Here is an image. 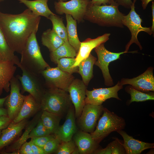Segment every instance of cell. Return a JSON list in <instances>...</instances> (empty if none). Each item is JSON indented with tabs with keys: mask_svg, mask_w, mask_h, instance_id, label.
<instances>
[{
	"mask_svg": "<svg viewBox=\"0 0 154 154\" xmlns=\"http://www.w3.org/2000/svg\"><path fill=\"white\" fill-rule=\"evenodd\" d=\"M41 42L42 44L46 46L50 52L55 50L64 42L53 29H50L42 33Z\"/></svg>",
	"mask_w": 154,
	"mask_h": 154,
	"instance_id": "27",
	"label": "cell"
},
{
	"mask_svg": "<svg viewBox=\"0 0 154 154\" xmlns=\"http://www.w3.org/2000/svg\"><path fill=\"white\" fill-rule=\"evenodd\" d=\"M54 134L36 137L31 139V141L34 144L41 147L42 148L45 144L50 140L55 138Z\"/></svg>",
	"mask_w": 154,
	"mask_h": 154,
	"instance_id": "38",
	"label": "cell"
},
{
	"mask_svg": "<svg viewBox=\"0 0 154 154\" xmlns=\"http://www.w3.org/2000/svg\"><path fill=\"white\" fill-rule=\"evenodd\" d=\"M40 109V104L31 94L25 96L19 114L12 122L14 123H17L27 119L37 114Z\"/></svg>",
	"mask_w": 154,
	"mask_h": 154,
	"instance_id": "22",
	"label": "cell"
},
{
	"mask_svg": "<svg viewBox=\"0 0 154 154\" xmlns=\"http://www.w3.org/2000/svg\"><path fill=\"white\" fill-rule=\"evenodd\" d=\"M86 86L82 81L74 79L68 88V92L74 106L75 116L77 117L81 115L85 105Z\"/></svg>",
	"mask_w": 154,
	"mask_h": 154,
	"instance_id": "14",
	"label": "cell"
},
{
	"mask_svg": "<svg viewBox=\"0 0 154 154\" xmlns=\"http://www.w3.org/2000/svg\"><path fill=\"white\" fill-rule=\"evenodd\" d=\"M15 65L12 61L0 60V96L3 90H10V82L17 69Z\"/></svg>",
	"mask_w": 154,
	"mask_h": 154,
	"instance_id": "21",
	"label": "cell"
},
{
	"mask_svg": "<svg viewBox=\"0 0 154 154\" xmlns=\"http://www.w3.org/2000/svg\"><path fill=\"white\" fill-rule=\"evenodd\" d=\"M110 35V33H106L95 38H88L81 42L79 50L75 57L76 62L72 67L78 66L82 60L89 56L94 48L100 44L105 43L107 41Z\"/></svg>",
	"mask_w": 154,
	"mask_h": 154,
	"instance_id": "17",
	"label": "cell"
},
{
	"mask_svg": "<svg viewBox=\"0 0 154 154\" xmlns=\"http://www.w3.org/2000/svg\"><path fill=\"white\" fill-rule=\"evenodd\" d=\"M93 154H112V151L109 144L106 147L103 149H96Z\"/></svg>",
	"mask_w": 154,
	"mask_h": 154,
	"instance_id": "44",
	"label": "cell"
},
{
	"mask_svg": "<svg viewBox=\"0 0 154 154\" xmlns=\"http://www.w3.org/2000/svg\"><path fill=\"white\" fill-rule=\"evenodd\" d=\"M69 94L67 92L55 87L45 91L40 106L42 111L61 116L71 105Z\"/></svg>",
	"mask_w": 154,
	"mask_h": 154,
	"instance_id": "4",
	"label": "cell"
},
{
	"mask_svg": "<svg viewBox=\"0 0 154 154\" xmlns=\"http://www.w3.org/2000/svg\"><path fill=\"white\" fill-rule=\"evenodd\" d=\"M29 143L34 154H46L42 148L35 145L31 140Z\"/></svg>",
	"mask_w": 154,
	"mask_h": 154,
	"instance_id": "41",
	"label": "cell"
},
{
	"mask_svg": "<svg viewBox=\"0 0 154 154\" xmlns=\"http://www.w3.org/2000/svg\"><path fill=\"white\" fill-rule=\"evenodd\" d=\"M67 22L66 29L68 42L75 50L77 54L80 46L81 42L78 37L77 30V21L69 14H66Z\"/></svg>",
	"mask_w": 154,
	"mask_h": 154,
	"instance_id": "26",
	"label": "cell"
},
{
	"mask_svg": "<svg viewBox=\"0 0 154 154\" xmlns=\"http://www.w3.org/2000/svg\"><path fill=\"white\" fill-rule=\"evenodd\" d=\"M103 114L100 119L95 130L90 133L93 139L99 144L111 133L124 129V119L113 112L104 107Z\"/></svg>",
	"mask_w": 154,
	"mask_h": 154,
	"instance_id": "5",
	"label": "cell"
},
{
	"mask_svg": "<svg viewBox=\"0 0 154 154\" xmlns=\"http://www.w3.org/2000/svg\"><path fill=\"white\" fill-rule=\"evenodd\" d=\"M40 74L48 88H57L67 92L74 79L72 74L61 70L57 67L51 68L50 66L42 71Z\"/></svg>",
	"mask_w": 154,
	"mask_h": 154,
	"instance_id": "9",
	"label": "cell"
},
{
	"mask_svg": "<svg viewBox=\"0 0 154 154\" xmlns=\"http://www.w3.org/2000/svg\"><path fill=\"white\" fill-rule=\"evenodd\" d=\"M8 116L7 110L3 107H0V116Z\"/></svg>",
	"mask_w": 154,
	"mask_h": 154,
	"instance_id": "47",
	"label": "cell"
},
{
	"mask_svg": "<svg viewBox=\"0 0 154 154\" xmlns=\"http://www.w3.org/2000/svg\"><path fill=\"white\" fill-rule=\"evenodd\" d=\"M61 116L46 111H42L40 119L44 125L51 134H54L60 126Z\"/></svg>",
	"mask_w": 154,
	"mask_h": 154,
	"instance_id": "30",
	"label": "cell"
},
{
	"mask_svg": "<svg viewBox=\"0 0 154 154\" xmlns=\"http://www.w3.org/2000/svg\"><path fill=\"white\" fill-rule=\"evenodd\" d=\"M115 140L109 143L112 154H126L123 143L117 138H114Z\"/></svg>",
	"mask_w": 154,
	"mask_h": 154,
	"instance_id": "37",
	"label": "cell"
},
{
	"mask_svg": "<svg viewBox=\"0 0 154 154\" xmlns=\"http://www.w3.org/2000/svg\"><path fill=\"white\" fill-rule=\"evenodd\" d=\"M104 43H102L94 48V50L98 56V60L94 64L99 67L102 70L104 79L105 84L108 86H111L114 84L108 69L110 63L119 58L121 55L127 52L135 53L137 51L115 53L109 51L104 46Z\"/></svg>",
	"mask_w": 154,
	"mask_h": 154,
	"instance_id": "8",
	"label": "cell"
},
{
	"mask_svg": "<svg viewBox=\"0 0 154 154\" xmlns=\"http://www.w3.org/2000/svg\"></svg>",
	"mask_w": 154,
	"mask_h": 154,
	"instance_id": "53",
	"label": "cell"
},
{
	"mask_svg": "<svg viewBox=\"0 0 154 154\" xmlns=\"http://www.w3.org/2000/svg\"><path fill=\"white\" fill-rule=\"evenodd\" d=\"M50 134V132L44 125L40 118L37 124L30 132L28 138L31 139Z\"/></svg>",
	"mask_w": 154,
	"mask_h": 154,
	"instance_id": "34",
	"label": "cell"
},
{
	"mask_svg": "<svg viewBox=\"0 0 154 154\" xmlns=\"http://www.w3.org/2000/svg\"><path fill=\"white\" fill-rule=\"evenodd\" d=\"M40 19L28 9L17 14L0 11V28L14 52L21 54L31 35L37 31Z\"/></svg>",
	"mask_w": 154,
	"mask_h": 154,
	"instance_id": "1",
	"label": "cell"
},
{
	"mask_svg": "<svg viewBox=\"0 0 154 154\" xmlns=\"http://www.w3.org/2000/svg\"><path fill=\"white\" fill-rule=\"evenodd\" d=\"M153 68L150 67L143 74L131 79L123 78L120 83L122 85L130 84L134 89L144 92L154 91Z\"/></svg>",
	"mask_w": 154,
	"mask_h": 154,
	"instance_id": "15",
	"label": "cell"
},
{
	"mask_svg": "<svg viewBox=\"0 0 154 154\" xmlns=\"http://www.w3.org/2000/svg\"><path fill=\"white\" fill-rule=\"evenodd\" d=\"M73 139L80 154H93L97 149L98 144L88 133L82 131H77L74 135Z\"/></svg>",
	"mask_w": 154,
	"mask_h": 154,
	"instance_id": "19",
	"label": "cell"
},
{
	"mask_svg": "<svg viewBox=\"0 0 154 154\" xmlns=\"http://www.w3.org/2000/svg\"><path fill=\"white\" fill-rule=\"evenodd\" d=\"M24 4L35 15L43 16L48 19L51 15H56L49 9L47 3L48 0H18Z\"/></svg>",
	"mask_w": 154,
	"mask_h": 154,
	"instance_id": "23",
	"label": "cell"
},
{
	"mask_svg": "<svg viewBox=\"0 0 154 154\" xmlns=\"http://www.w3.org/2000/svg\"><path fill=\"white\" fill-rule=\"evenodd\" d=\"M1 131L2 130H0V137L1 136Z\"/></svg>",
	"mask_w": 154,
	"mask_h": 154,
	"instance_id": "51",
	"label": "cell"
},
{
	"mask_svg": "<svg viewBox=\"0 0 154 154\" xmlns=\"http://www.w3.org/2000/svg\"><path fill=\"white\" fill-rule=\"evenodd\" d=\"M151 9L152 13V25L151 27V31L153 32H154V2L153 1H152L151 5Z\"/></svg>",
	"mask_w": 154,
	"mask_h": 154,
	"instance_id": "45",
	"label": "cell"
},
{
	"mask_svg": "<svg viewBox=\"0 0 154 154\" xmlns=\"http://www.w3.org/2000/svg\"><path fill=\"white\" fill-rule=\"evenodd\" d=\"M89 0H71L68 1H58L54 3V7L58 14L70 15L78 23L84 21V18Z\"/></svg>",
	"mask_w": 154,
	"mask_h": 154,
	"instance_id": "10",
	"label": "cell"
},
{
	"mask_svg": "<svg viewBox=\"0 0 154 154\" xmlns=\"http://www.w3.org/2000/svg\"><path fill=\"white\" fill-rule=\"evenodd\" d=\"M28 123L27 119L17 123H14L12 121L6 128L1 131L0 137V153L21 134Z\"/></svg>",
	"mask_w": 154,
	"mask_h": 154,
	"instance_id": "18",
	"label": "cell"
},
{
	"mask_svg": "<svg viewBox=\"0 0 154 154\" xmlns=\"http://www.w3.org/2000/svg\"><path fill=\"white\" fill-rule=\"evenodd\" d=\"M76 145L72 139L67 141L62 142L55 153L57 154H70L75 149Z\"/></svg>",
	"mask_w": 154,
	"mask_h": 154,
	"instance_id": "35",
	"label": "cell"
},
{
	"mask_svg": "<svg viewBox=\"0 0 154 154\" xmlns=\"http://www.w3.org/2000/svg\"><path fill=\"white\" fill-rule=\"evenodd\" d=\"M75 117L74 110L71 105L68 109L64 123L59 126L54 134L61 142L71 140L72 137L77 132Z\"/></svg>",
	"mask_w": 154,
	"mask_h": 154,
	"instance_id": "16",
	"label": "cell"
},
{
	"mask_svg": "<svg viewBox=\"0 0 154 154\" xmlns=\"http://www.w3.org/2000/svg\"><path fill=\"white\" fill-rule=\"evenodd\" d=\"M117 132L123 139V145L127 154H139L145 150L154 147L153 143L144 142L135 139L122 130Z\"/></svg>",
	"mask_w": 154,
	"mask_h": 154,
	"instance_id": "20",
	"label": "cell"
},
{
	"mask_svg": "<svg viewBox=\"0 0 154 154\" xmlns=\"http://www.w3.org/2000/svg\"><path fill=\"white\" fill-rule=\"evenodd\" d=\"M77 53L69 42H64L55 50L50 52V58L52 62L57 64L60 58L65 57H76Z\"/></svg>",
	"mask_w": 154,
	"mask_h": 154,
	"instance_id": "28",
	"label": "cell"
},
{
	"mask_svg": "<svg viewBox=\"0 0 154 154\" xmlns=\"http://www.w3.org/2000/svg\"><path fill=\"white\" fill-rule=\"evenodd\" d=\"M33 33L29 37L21 54L20 65L33 73L40 74L41 72L50 66L43 58L37 42L36 34Z\"/></svg>",
	"mask_w": 154,
	"mask_h": 154,
	"instance_id": "3",
	"label": "cell"
},
{
	"mask_svg": "<svg viewBox=\"0 0 154 154\" xmlns=\"http://www.w3.org/2000/svg\"><path fill=\"white\" fill-rule=\"evenodd\" d=\"M7 96L3 98H0V107H3V105Z\"/></svg>",
	"mask_w": 154,
	"mask_h": 154,
	"instance_id": "48",
	"label": "cell"
},
{
	"mask_svg": "<svg viewBox=\"0 0 154 154\" xmlns=\"http://www.w3.org/2000/svg\"><path fill=\"white\" fill-rule=\"evenodd\" d=\"M41 115L37 114L29 122L26 127L25 130L22 136L18 139L6 147L4 150L1 151L0 153H9L18 150L21 146L28 139L29 135L32 129L36 125L40 118Z\"/></svg>",
	"mask_w": 154,
	"mask_h": 154,
	"instance_id": "24",
	"label": "cell"
},
{
	"mask_svg": "<svg viewBox=\"0 0 154 154\" xmlns=\"http://www.w3.org/2000/svg\"><path fill=\"white\" fill-rule=\"evenodd\" d=\"M115 1L119 5L125 8L130 9L133 4L131 0H115Z\"/></svg>",
	"mask_w": 154,
	"mask_h": 154,
	"instance_id": "42",
	"label": "cell"
},
{
	"mask_svg": "<svg viewBox=\"0 0 154 154\" xmlns=\"http://www.w3.org/2000/svg\"><path fill=\"white\" fill-rule=\"evenodd\" d=\"M104 108L102 105H85L78 121L79 125L82 131L90 133L94 131Z\"/></svg>",
	"mask_w": 154,
	"mask_h": 154,
	"instance_id": "13",
	"label": "cell"
},
{
	"mask_svg": "<svg viewBox=\"0 0 154 154\" xmlns=\"http://www.w3.org/2000/svg\"><path fill=\"white\" fill-rule=\"evenodd\" d=\"M75 62V57L62 58L58 60L57 67L61 70L70 74L78 73V66L72 67Z\"/></svg>",
	"mask_w": 154,
	"mask_h": 154,
	"instance_id": "33",
	"label": "cell"
},
{
	"mask_svg": "<svg viewBox=\"0 0 154 154\" xmlns=\"http://www.w3.org/2000/svg\"><path fill=\"white\" fill-rule=\"evenodd\" d=\"M114 1L109 5L89 4L84 20L102 27H123L122 21L125 15L119 10Z\"/></svg>",
	"mask_w": 154,
	"mask_h": 154,
	"instance_id": "2",
	"label": "cell"
},
{
	"mask_svg": "<svg viewBox=\"0 0 154 154\" xmlns=\"http://www.w3.org/2000/svg\"><path fill=\"white\" fill-rule=\"evenodd\" d=\"M22 71V76H16L24 92H28L40 104L44 92L39 78L40 74H37L27 70L21 65L19 66Z\"/></svg>",
	"mask_w": 154,
	"mask_h": 154,
	"instance_id": "7",
	"label": "cell"
},
{
	"mask_svg": "<svg viewBox=\"0 0 154 154\" xmlns=\"http://www.w3.org/2000/svg\"><path fill=\"white\" fill-rule=\"evenodd\" d=\"M97 59L91 53L86 58L82 60L78 65V73L81 76L82 81L87 86L93 77V67Z\"/></svg>",
	"mask_w": 154,
	"mask_h": 154,
	"instance_id": "25",
	"label": "cell"
},
{
	"mask_svg": "<svg viewBox=\"0 0 154 154\" xmlns=\"http://www.w3.org/2000/svg\"><path fill=\"white\" fill-rule=\"evenodd\" d=\"M10 91L4 104L8 116L13 121L19 114L25 96L20 92V83L17 76H14L10 82Z\"/></svg>",
	"mask_w": 154,
	"mask_h": 154,
	"instance_id": "11",
	"label": "cell"
},
{
	"mask_svg": "<svg viewBox=\"0 0 154 154\" xmlns=\"http://www.w3.org/2000/svg\"><path fill=\"white\" fill-rule=\"evenodd\" d=\"M137 0H133L130 12L127 15L124 16L122 21L123 25L128 28L131 34V39L125 46V51L126 52H128L130 46L133 43L137 45L140 50L142 49V46L137 37L140 32H145L150 35L154 34L151 27H143L142 26V19L135 10V5Z\"/></svg>",
	"mask_w": 154,
	"mask_h": 154,
	"instance_id": "6",
	"label": "cell"
},
{
	"mask_svg": "<svg viewBox=\"0 0 154 154\" xmlns=\"http://www.w3.org/2000/svg\"><path fill=\"white\" fill-rule=\"evenodd\" d=\"M115 0H91L90 1V4L97 6L110 4Z\"/></svg>",
	"mask_w": 154,
	"mask_h": 154,
	"instance_id": "43",
	"label": "cell"
},
{
	"mask_svg": "<svg viewBox=\"0 0 154 154\" xmlns=\"http://www.w3.org/2000/svg\"><path fill=\"white\" fill-rule=\"evenodd\" d=\"M51 22L53 29L58 35L64 41L69 42L66 27L63 23L62 18L56 15H50L48 17Z\"/></svg>",
	"mask_w": 154,
	"mask_h": 154,
	"instance_id": "31",
	"label": "cell"
},
{
	"mask_svg": "<svg viewBox=\"0 0 154 154\" xmlns=\"http://www.w3.org/2000/svg\"><path fill=\"white\" fill-rule=\"evenodd\" d=\"M153 0H141V6L143 10H145L149 3Z\"/></svg>",
	"mask_w": 154,
	"mask_h": 154,
	"instance_id": "46",
	"label": "cell"
},
{
	"mask_svg": "<svg viewBox=\"0 0 154 154\" xmlns=\"http://www.w3.org/2000/svg\"><path fill=\"white\" fill-rule=\"evenodd\" d=\"M123 86L118 81L114 86L110 88H94L91 91L86 89L85 104L99 106L111 98L121 100L118 96V92L123 88Z\"/></svg>",
	"mask_w": 154,
	"mask_h": 154,
	"instance_id": "12",
	"label": "cell"
},
{
	"mask_svg": "<svg viewBox=\"0 0 154 154\" xmlns=\"http://www.w3.org/2000/svg\"><path fill=\"white\" fill-rule=\"evenodd\" d=\"M67 0H58L59 1H66Z\"/></svg>",
	"mask_w": 154,
	"mask_h": 154,
	"instance_id": "50",
	"label": "cell"
},
{
	"mask_svg": "<svg viewBox=\"0 0 154 154\" xmlns=\"http://www.w3.org/2000/svg\"><path fill=\"white\" fill-rule=\"evenodd\" d=\"M62 142L55 137L49 141L42 148L46 154L55 153Z\"/></svg>",
	"mask_w": 154,
	"mask_h": 154,
	"instance_id": "36",
	"label": "cell"
},
{
	"mask_svg": "<svg viewBox=\"0 0 154 154\" xmlns=\"http://www.w3.org/2000/svg\"><path fill=\"white\" fill-rule=\"evenodd\" d=\"M14 52L9 45L0 28V60L12 61L19 67L20 61Z\"/></svg>",
	"mask_w": 154,
	"mask_h": 154,
	"instance_id": "29",
	"label": "cell"
},
{
	"mask_svg": "<svg viewBox=\"0 0 154 154\" xmlns=\"http://www.w3.org/2000/svg\"><path fill=\"white\" fill-rule=\"evenodd\" d=\"M12 154H34L31 146L29 142L26 141L24 143L17 151Z\"/></svg>",
	"mask_w": 154,
	"mask_h": 154,
	"instance_id": "39",
	"label": "cell"
},
{
	"mask_svg": "<svg viewBox=\"0 0 154 154\" xmlns=\"http://www.w3.org/2000/svg\"><path fill=\"white\" fill-rule=\"evenodd\" d=\"M5 0H0V2L3 1H4Z\"/></svg>",
	"mask_w": 154,
	"mask_h": 154,
	"instance_id": "52",
	"label": "cell"
},
{
	"mask_svg": "<svg viewBox=\"0 0 154 154\" xmlns=\"http://www.w3.org/2000/svg\"><path fill=\"white\" fill-rule=\"evenodd\" d=\"M126 91L131 95V98L129 102V104L134 102L154 100V94L153 92L144 93L134 89L131 86L126 88Z\"/></svg>",
	"mask_w": 154,
	"mask_h": 154,
	"instance_id": "32",
	"label": "cell"
},
{
	"mask_svg": "<svg viewBox=\"0 0 154 154\" xmlns=\"http://www.w3.org/2000/svg\"><path fill=\"white\" fill-rule=\"evenodd\" d=\"M12 121L8 116H0V130L6 128Z\"/></svg>",
	"mask_w": 154,
	"mask_h": 154,
	"instance_id": "40",
	"label": "cell"
},
{
	"mask_svg": "<svg viewBox=\"0 0 154 154\" xmlns=\"http://www.w3.org/2000/svg\"><path fill=\"white\" fill-rule=\"evenodd\" d=\"M72 154H80L79 152L78 149L77 147H75V149L72 153Z\"/></svg>",
	"mask_w": 154,
	"mask_h": 154,
	"instance_id": "49",
	"label": "cell"
}]
</instances>
